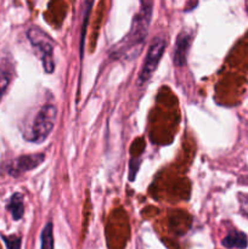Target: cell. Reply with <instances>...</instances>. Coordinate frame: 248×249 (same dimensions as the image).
<instances>
[{
  "label": "cell",
  "instance_id": "1",
  "mask_svg": "<svg viewBox=\"0 0 248 249\" xmlns=\"http://www.w3.org/2000/svg\"><path fill=\"white\" fill-rule=\"evenodd\" d=\"M153 4L151 1H141L140 7L133 17L131 27L119 43H117L109 51L113 60L130 61L141 53L150 28L152 17Z\"/></svg>",
  "mask_w": 248,
  "mask_h": 249
},
{
  "label": "cell",
  "instance_id": "2",
  "mask_svg": "<svg viewBox=\"0 0 248 249\" xmlns=\"http://www.w3.org/2000/svg\"><path fill=\"white\" fill-rule=\"evenodd\" d=\"M57 118V107L53 104H45L36 111L23 135L29 142L41 143L53 133Z\"/></svg>",
  "mask_w": 248,
  "mask_h": 249
},
{
  "label": "cell",
  "instance_id": "3",
  "mask_svg": "<svg viewBox=\"0 0 248 249\" xmlns=\"http://www.w3.org/2000/svg\"><path fill=\"white\" fill-rule=\"evenodd\" d=\"M27 38L38 53L39 58L43 63L44 71L46 73H53L55 70V61H53L55 41L53 40V38L43 29L35 26L31 27L27 31Z\"/></svg>",
  "mask_w": 248,
  "mask_h": 249
},
{
  "label": "cell",
  "instance_id": "4",
  "mask_svg": "<svg viewBox=\"0 0 248 249\" xmlns=\"http://www.w3.org/2000/svg\"><path fill=\"white\" fill-rule=\"evenodd\" d=\"M167 39L160 36H156L152 40V43L150 44V48H148L147 53H146L145 62H143L142 68H141L140 73H139V87L146 84L151 79L153 73L156 72L160 62V58H162L163 53H164L165 49H167Z\"/></svg>",
  "mask_w": 248,
  "mask_h": 249
},
{
  "label": "cell",
  "instance_id": "5",
  "mask_svg": "<svg viewBox=\"0 0 248 249\" xmlns=\"http://www.w3.org/2000/svg\"><path fill=\"white\" fill-rule=\"evenodd\" d=\"M44 160H45V155L44 153L21 156V157L16 158V160L10 163V165L7 167V173L11 177H19L23 173L35 169Z\"/></svg>",
  "mask_w": 248,
  "mask_h": 249
},
{
  "label": "cell",
  "instance_id": "6",
  "mask_svg": "<svg viewBox=\"0 0 248 249\" xmlns=\"http://www.w3.org/2000/svg\"><path fill=\"white\" fill-rule=\"evenodd\" d=\"M190 45H191V34L186 31L180 32L177 36L174 46V53H173V61L177 67H184L186 65L187 53H189Z\"/></svg>",
  "mask_w": 248,
  "mask_h": 249
},
{
  "label": "cell",
  "instance_id": "7",
  "mask_svg": "<svg viewBox=\"0 0 248 249\" xmlns=\"http://www.w3.org/2000/svg\"><path fill=\"white\" fill-rule=\"evenodd\" d=\"M223 246L225 248H237V249H245L248 245V240L246 233L240 232V231H231L226 237H224Z\"/></svg>",
  "mask_w": 248,
  "mask_h": 249
},
{
  "label": "cell",
  "instance_id": "8",
  "mask_svg": "<svg viewBox=\"0 0 248 249\" xmlns=\"http://www.w3.org/2000/svg\"><path fill=\"white\" fill-rule=\"evenodd\" d=\"M7 209L11 213L12 218L15 220H19L22 219L24 213V206H23V197L21 194H14L10 198L9 204H7Z\"/></svg>",
  "mask_w": 248,
  "mask_h": 249
},
{
  "label": "cell",
  "instance_id": "9",
  "mask_svg": "<svg viewBox=\"0 0 248 249\" xmlns=\"http://www.w3.org/2000/svg\"><path fill=\"white\" fill-rule=\"evenodd\" d=\"M12 80V70L9 65L0 66V101Z\"/></svg>",
  "mask_w": 248,
  "mask_h": 249
},
{
  "label": "cell",
  "instance_id": "10",
  "mask_svg": "<svg viewBox=\"0 0 248 249\" xmlns=\"http://www.w3.org/2000/svg\"><path fill=\"white\" fill-rule=\"evenodd\" d=\"M40 249H53V233L51 223H48L44 226L40 235Z\"/></svg>",
  "mask_w": 248,
  "mask_h": 249
},
{
  "label": "cell",
  "instance_id": "11",
  "mask_svg": "<svg viewBox=\"0 0 248 249\" xmlns=\"http://www.w3.org/2000/svg\"><path fill=\"white\" fill-rule=\"evenodd\" d=\"M92 2H85V17L84 21H83V28H82V36H80V57H83V51H84V34H85V28H87L88 19H89V14H90V7H91Z\"/></svg>",
  "mask_w": 248,
  "mask_h": 249
},
{
  "label": "cell",
  "instance_id": "12",
  "mask_svg": "<svg viewBox=\"0 0 248 249\" xmlns=\"http://www.w3.org/2000/svg\"><path fill=\"white\" fill-rule=\"evenodd\" d=\"M5 243H6L7 248L9 249H19V245H21V238L17 236H10V237H4Z\"/></svg>",
  "mask_w": 248,
  "mask_h": 249
},
{
  "label": "cell",
  "instance_id": "13",
  "mask_svg": "<svg viewBox=\"0 0 248 249\" xmlns=\"http://www.w3.org/2000/svg\"><path fill=\"white\" fill-rule=\"evenodd\" d=\"M238 201H240L241 211L245 214L246 216H248V195L247 194H238Z\"/></svg>",
  "mask_w": 248,
  "mask_h": 249
}]
</instances>
